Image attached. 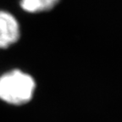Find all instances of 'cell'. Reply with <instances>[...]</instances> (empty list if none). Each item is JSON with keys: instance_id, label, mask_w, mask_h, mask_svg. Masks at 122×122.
Segmentation results:
<instances>
[{"instance_id": "1", "label": "cell", "mask_w": 122, "mask_h": 122, "mask_svg": "<svg viewBox=\"0 0 122 122\" xmlns=\"http://www.w3.org/2000/svg\"><path fill=\"white\" fill-rule=\"evenodd\" d=\"M35 90L34 79L19 70L0 77V98L11 104L20 105L29 102Z\"/></svg>"}, {"instance_id": "2", "label": "cell", "mask_w": 122, "mask_h": 122, "mask_svg": "<svg viewBox=\"0 0 122 122\" xmlns=\"http://www.w3.org/2000/svg\"><path fill=\"white\" fill-rule=\"evenodd\" d=\"M20 25L11 14L0 11V48H6L18 41Z\"/></svg>"}, {"instance_id": "3", "label": "cell", "mask_w": 122, "mask_h": 122, "mask_svg": "<svg viewBox=\"0 0 122 122\" xmlns=\"http://www.w3.org/2000/svg\"><path fill=\"white\" fill-rule=\"evenodd\" d=\"M58 2L59 0H21L20 5L26 12L37 13L51 10Z\"/></svg>"}]
</instances>
